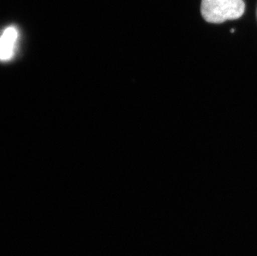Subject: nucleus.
Segmentation results:
<instances>
[{
	"mask_svg": "<svg viewBox=\"0 0 257 256\" xmlns=\"http://www.w3.org/2000/svg\"><path fill=\"white\" fill-rule=\"evenodd\" d=\"M244 0H202L201 15L212 24H221L226 20H236L245 12Z\"/></svg>",
	"mask_w": 257,
	"mask_h": 256,
	"instance_id": "f257e3e1",
	"label": "nucleus"
},
{
	"mask_svg": "<svg viewBox=\"0 0 257 256\" xmlns=\"http://www.w3.org/2000/svg\"><path fill=\"white\" fill-rule=\"evenodd\" d=\"M19 39V31L15 26H10L0 35V60L9 61L15 55Z\"/></svg>",
	"mask_w": 257,
	"mask_h": 256,
	"instance_id": "f03ea898",
	"label": "nucleus"
}]
</instances>
